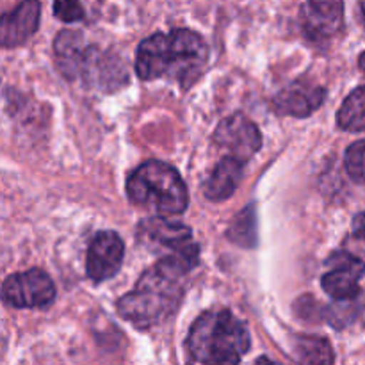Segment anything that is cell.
<instances>
[{"label": "cell", "instance_id": "obj_6", "mask_svg": "<svg viewBox=\"0 0 365 365\" xmlns=\"http://www.w3.org/2000/svg\"><path fill=\"white\" fill-rule=\"evenodd\" d=\"M0 294L14 309H43L56 298V285L45 271L29 269L6 278Z\"/></svg>", "mask_w": 365, "mask_h": 365}, {"label": "cell", "instance_id": "obj_18", "mask_svg": "<svg viewBox=\"0 0 365 365\" xmlns=\"http://www.w3.org/2000/svg\"><path fill=\"white\" fill-rule=\"evenodd\" d=\"M53 14L64 24H75L86 16L81 0H53Z\"/></svg>", "mask_w": 365, "mask_h": 365}, {"label": "cell", "instance_id": "obj_15", "mask_svg": "<svg viewBox=\"0 0 365 365\" xmlns=\"http://www.w3.org/2000/svg\"><path fill=\"white\" fill-rule=\"evenodd\" d=\"M294 359L299 365H334V349L327 339L302 335L296 339Z\"/></svg>", "mask_w": 365, "mask_h": 365}, {"label": "cell", "instance_id": "obj_21", "mask_svg": "<svg viewBox=\"0 0 365 365\" xmlns=\"http://www.w3.org/2000/svg\"><path fill=\"white\" fill-rule=\"evenodd\" d=\"M255 365H278V364L273 362L271 359H267V356H260V359L255 362Z\"/></svg>", "mask_w": 365, "mask_h": 365}, {"label": "cell", "instance_id": "obj_16", "mask_svg": "<svg viewBox=\"0 0 365 365\" xmlns=\"http://www.w3.org/2000/svg\"><path fill=\"white\" fill-rule=\"evenodd\" d=\"M337 125L346 132L365 130V86L349 93L337 113Z\"/></svg>", "mask_w": 365, "mask_h": 365}, {"label": "cell", "instance_id": "obj_1", "mask_svg": "<svg viewBox=\"0 0 365 365\" xmlns=\"http://www.w3.org/2000/svg\"><path fill=\"white\" fill-rule=\"evenodd\" d=\"M207 61L209 46L202 36L189 29H175L141 41L135 53V73L143 81L170 77L187 88L203 73Z\"/></svg>", "mask_w": 365, "mask_h": 365}, {"label": "cell", "instance_id": "obj_3", "mask_svg": "<svg viewBox=\"0 0 365 365\" xmlns=\"http://www.w3.org/2000/svg\"><path fill=\"white\" fill-rule=\"evenodd\" d=\"M187 349L203 365H239L250 349V331L230 310H209L192 323Z\"/></svg>", "mask_w": 365, "mask_h": 365}, {"label": "cell", "instance_id": "obj_11", "mask_svg": "<svg viewBox=\"0 0 365 365\" xmlns=\"http://www.w3.org/2000/svg\"><path fill=\"white\" fill-rule=\"evenodd\" d=\"M41 18L39 0H24L13 11L0 16V46L13 48L24 45L36 34Z\"/></svg>", "mask_w": 365, "mask_h": 365}, {"label": "cell", "instance_id": "obj_20", "mask_svg": "<svg viewBox=\"0 0 365 365\" xmlns=\"http://www.w3.org/2000/svg\"><path fill=\"white\" fill-rule=\"evenodd\" d=\"M353 234H355V237L365 241V210L356 214L355 220H353Z\"/></svg>", "mask_w": 365, "mask_h": 365}, {"label": "cell", "instance_id": "obj_23", "mask_svg": "<svg viewBox=\"0 0 365 365\" xmlns=\"http://www.w3.org/2000/svg\"><path fill=\"white\" fill-rule=\"evenodd\" d=\"M359 66H360V70H362L365 73V52L359 57Z\"/></svg>", "mask_w": 365, "mask_h": 365}, {"label": "cell", "instance_id": "obj_10", "mask_svg": "<svg viewBox=\"0 0 365 365\" xmlns=\"http://www.w3.org/2000/svg\"><path fill=\"white\" fill-rule=\"evenodd\" d=\"M302 24L305 34L314 41L331 38L344 25V0H305Z\"/></svg>", "mask_w": 365, "mask_h": 365}, {"label": "cell", "instance_id": "obj_4", "mask_svg": "<svg viewBox=\"0 0 365 365\" xmlns=\"http://www.w3.org/2000/svg\"><path fill=\"white\" fill-rule=\"evenodd\" d=\"M127 195L132 203L163 216H178L189 205L187 187L178 171L160 160H148L128 175Z\"/></svg>", "mask_w": 365, "mask_h": 365}, {"label": "cell", "instance_id": "obj_13", "mask_svg": "<svg viewBox=\"0 0 365 365\" xmlns=\"http://www.w3.org/2000/svg\"><path fill=\"white\" fill-rule=\"evenodd\" d=\"M91 46L84 43V36L77 31H63L53 41V53L61 73L68 78L82 75Z\"/></svg>", "mask_w": 365, "mask_h": 365}, {"label": "cell", "instance_id": "obj_9", "mask_svg": "<svg viewBox=\"0 0 365 365\" xmlns=\"http://www.w3.org/2000/svg\"><path fill=\"white\" fill-rule=\"evenodd\" d=\"M123 257L125 246L120 235L114 232H100L88 250V260H86L88 277L96 284L109 280L120 271Z\"/></svg>", "mask_w": 365, "mask_h": 365}, {"label": "cell", "instance_id": "obj_12", "mask_svg": "<svg viewBox=\"0 0 365 365\" xmlns=\"http://www.w3.org/2000/svg\"><path fill=\"white\" fill-rule=\"evenodd\" d=\"M324 96H327V91L321 86L309 84V82H292L274 96L273 106L280 114L305 118L323 106Z\"/></svg>", "mask_w": 365, "mask_h": 365}, {"label": "cell", "instance_id": "obj_14", "mask_svg": "<svg viewBox=\"0 0 365 365\" xmlns=\"http://www.w3.org/2000/svg\"><path fill=\"white\" fill-rule=\"evenodd\" d=\"M242 166L245 164L232 157H223L214 168L207 184L203 185L205 198L210 202H223V200L230 198L242 178Z\"/></svg>", "mask_w": 365, "mask_h": 365}, {"label": "cell", "instance_id": "obj_7", "mask_svg": "<svg viewBox=\"0 0 365 365\" xmlns=\"http://www.w3.org/2000/svg\"><path fill=\"white\" fill-rule=\"evenodd\" d=\"M214 143L225 150V155L245 164L262 146V135L257 125L245 114L235 113L225 118L214 132Z\"/></svg>", "mask_w": 365, "mask_h": 365}, {"label": "cell", "instance_id": "obj_22", "mask_svg": "<svg viewBox=\"0 0 365 365\" xmlns=\"http://www.w3.org/2000/svg\"><path fill=\"white\" fill-rule=\"evenodd\" d=\"M359 9H360V18H362L365 25V0H359Z\"/></svg>", "mask_w": 365, "mask_h": 365}, {"label": "cell", "instance_id": "obj_17", "mask_svg": "<svg viewBox=\"0 0 365 365\" xmlns=\"http://www.w3.org/2000/svg\"><path fill=\"white\" fill-rule=\"evenodd\" d=\"M344 164L349 178L353 182H356V184L365 185V139L364 141L353 143L346 150Z\"/></svg>", "mask_w": 365, "mask_h": 365}, {"label": "cell", "instance_id": "obj_2", "mask_svg": "<svg viewBox=\"0 0 365 365\" xmlns=\"http://www.w3.org/2000/svg\"><path fill=\"white\" fill-rule=\"evenodd\" d=\"M189 273L184 266L170 259L159 262L141 274L134 291L118 302V312L135 328H150L173 316L182 303L184 289L180 278Z\"/></svg>", "mask_w": 365, "mask_h": 365}, {"label": "cell", "instance_id": "obj_19", "mask_svg": "<svg viewBox=\"0 0 365 365\" xmlns=\"http://www.w3.org/2000/svg\"><path fill=\"white\" fill-rule=\"evenodd\" d=\"M248 230L250 234H253V230H255V217H253L252 214V209H246L242 210L241 216L235 217L234 225H232V230H230V237L234 239L235 242H239V245H245V232ZM255 235V234H253Z\"/></svg>", "mask_w": 365, "mask_h": 365}, {"label": "cell", "instance_id": "obj_8", "mask_svg": "<svg viewBox=\"0 0 365 365\" xmlns=\"http://www.w3.org/2000/svg\"><path fill=\"white\" fill-rule=\"evenodd\" d=\"M330 271L321 278L324 292L335 302H349L360 294L359 280L365 273V264L351 253L339 252L328 259Z\"/></svg>", "mask_w": 365, "mask_h": 365}, {"label": "cell", "instance_id": "obj_5", "mask_svg": "<svg viewBox=\"0 0 365 365\" xmlns=\"http://www.w3.org/2000/svg\"><path fill=\"white\" fill-rule=\"evenodd\" d=\"M138 239L155 252H164L163 259L175 260L191 271L198 266L200 248L192 239L191 228L173 223L166 217H146L138 225Z\"/></svg>", "mask_w": 365, "mask_h": 365}]
</instances>
